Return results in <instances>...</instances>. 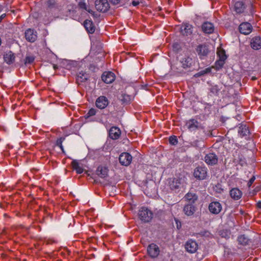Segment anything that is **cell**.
<instances>
[{"instance_id":"obj_1","label":"cell","mask_w":261,"mask_h":261,"mask_svg":"<svg viewBox=\"0 0 261 261\" xmlns=\"http://www.w3.org/2000/svg\"><path fill=\"white\" fill-rule=\"evenodd\" d=\"M138 216L140 219L144 222L150 221L153 218L152 212L146 208H142L139 212Z\"/></svg>"},{"instance_id":"obj_2","label":"cell","mask_w":261,"mask_h":261,"mask_svg":"<svg viewBox=\"0 0 261 261\" xmlns=\"http://www.w3.org/2000/svg\"><path fill=\"white\" fill-rule=\"evenodd\" d=\"M96 9L101 12H106L108 11L110 5L108 2L106 0H98L95 2Z\"/></svg>"},{"instance_id":"obj_3","label":"cell","mask_w":261,"mask_h":261,"mask_svg":"<svg viewBox=\"0 0 261 261\" xmlns=\"http://www.w3.org/2000/svg\"><path fill=\"white\" fill-rule=\"evenodd\" d=\"M170 184H169V187L173 191L177 192L178 190H181L182 186V179L179 178H173L169 180Z\"/></svg>"},{"instance_id":"obj_4","label":"cell","mask_w":261,"mask_h":261,"mask_svg":"<svg viewBox=\"0 0 261 261\" xmlns=\"http://www.w3.org/2000/svg\"><path fill=\"white\" fill-rule=\"evenodd\" d=\"M239 30L241 34L248 35L252 32V25L248 22H243L239 26Z\"/></svg>"},{"instance_id":"obj_5","label":"cell","mask_w":261,"mask_h":261,"mask_svg":"<svg viewBox=\"0 0 261 261\" xmlns=\"http://www.w3.org/2000/svg\"><path fill=\"white\" fill-rule=\"evenodd\" d=\"M102 79L105 83L111 84L115 80V75L111 72H106L102 75Z\"/></svg>"},{"instance_id":"obj_6","label":"cell","mask_w":261,"mask_h":261,"mask_svg":"<svg viewBox=\"0 0 261 261\" xmlns=\"http://www.w3.org/2000/svg\"><path fill=\"white\" fill-rule=\"evenodd\" d=\"M194 175L197 179L199 180H202L206 178L207 175V173L204 168L199 167L195 169Z\"/></svg>"},{"instance_id":"obj_7","label":"cell","mask_w":261,"mask_h":261,"mask_svg":"<svg viewBox=\"0 0 261 261\" xmlns=\"http://www.w3.org/2000/svg\"><path fill=\"white\" fill-rule=\"evenodd\" d=\"M26 39L30 42H34L37 38V32L35 30L29 29L25 32Z\"/></svg>"},{"instance_id":"obj_8","label":"cell","mask_w":261,"mask_h":261,"mask_svg":"<svg viewBox=\"0 0 261 261\" xmlns=\"http://www.w3.org/2000/svg\"><path fill=\"white\" fill-rule=\"evenodd\" d=\"M185 248L187 252L189 253H194L198 249V245L195 241L190 240L186 242Z\"/></svg>"},{"instance_id":"obj_9","label":"cell","mask_w":261,"mask_h":261,"mask_svg":"<svg viewBox=\"0 0 261 261\" xmlns=\"http://www.w3.org/2000/svg\"><path fill=\"white\" fill-rule=\"evenodd\" d=\"M119 160L121 165L124 166L129 165L132 161V157L128 153H123L120 154Z\"/></svg>"},{"instance_id":"obj_10","label":"cell","mask_w":261,"mask_h":261,"mask_svg":"<svg viewBox=\"0 0 261 261\" xmlns=\"http://www.w3.org/2000/svg\"><path fill=\"white\" fill-rule=\"evenodd\" d=\"M148 254L151 257H156L158 256L159 253V249L156 245L154 244L149 245L147 248Z\"/></svg>"},{"instance_id":"obj_11","label":"cell","mask_w":261,"mask_h":261,"mask_svg":"<svg viewBox=\"0 0 261 261\" xmlns=\"http://www.w3.org/2000/svg\"><path fill=\"white\" fill-rule=\"evenodd\" d=\"M108 104V101L107 98L105 96H101L96 101V106L99 109H103L107 107Z\"/></svg>"},{"instance_id":"obj_12","label":"cell","mask_w":261,"mask_h":261,"mask_svg":"<svg viewBox=\"0 0 261 261\" xmlns=\"http://www.w3.org/2000/svg\"><path fill=\"white\" fill-rule=\"evenodd\" d=\"M209 210L212 213L217 214L221 210V206L218 202H212L209 206Z\"/></svg>"},{"instance_id":"obj_13","label":"cell","mask_w":261,"mask_h":261,"mask_svg":"<svg viewBox=\"0 0 261 261\" xmlns=\"http://www.w3.org/2000/svg\"><path fill=\"white\" fill-rule=\"evenodd\" d=\"M217 157L214 154H209L205 157V161L207 163L210 165H214L217 162Z\"/></svg>"},{"instance_id":"obj_14","label":"cell","mask_w":261,"mask_h":261,"mask_svg":"<svg viewBox=\"0 0 261 261\" xmlns=\"http://www.w3.org/2000/svg\"><path fill=\"white\" fill-rule=\"evenodd\" d=\"M251 46L254 50H260L261 49V38L260 37H254L251 41Z\"/></svg>"},{"instance_id":"obj_15","label":"cell","mask_w":261,"mask_h":261,"mask_svg":"<svg viewBox=\"0 0 261 261\" xmlns=\"http://www.w3.org/2000/svg\"><path fill=\"white\" fill-rule=\"evenodd\" d=\"M120 130L117 127H113L110 130L109 135L112 139H117L120 136Z\"/></svg>"},{"instance_id":"obj_16","label":"cell","mask_w":261,"mask_h":261,"mask_svg":"<svg viewBox=\"0 0 261 261\" xmlns=\"http://www.w3.org/2000/svg\"><path fill=\"white\" fill-rule=\"evenodd\" d=\"M181 30L183 35L188 36L192 33L193 31V28L191 25L189 24H185L182 26Z\"/></svg>"},{"instance_id":"obj_17","label":"cell","mask_w":261,"mask_h":261,"mask_svg":"<svg viewBox=\"0 0 261 261\" xmlns=\"http://www.w3.org/2000/svg\"><path fill=\"white\" fill-rule=\"evenodd\" d=\"M4 61L8 65H11L14 62L15 56L13 53L8 51L6 52L4 55Z\"/></svg>"},{"instance_id":"obj_18","label":"cell","mask_w":261,"mask_h":261,"mask_svg":"<svg viewBox=\"0 0 261 261\" xmlns=\"http://www.w3.org/2000/svg\"><path fill=\"white\" fill-rule=\"evenodd\" d=\"M213 25L209 22H204L202 25V30L204 33L207 34H211L214 31Z\"/></svg>"},{"instance_id":"obj_19","label":"cell","mask_w":261,"mask_h":261,"mask_svg":"<svg viewBox=\"0 0 261 261\" xmlns=\"http://www.w3.org/2000/svg\"><path fill=\"white\" fill-rule=\"evenodd\" d=\"M230 195L233 200H238L242 197V192L237 188H233L230 192Z\"/></svg>"},{"instance_id":"obj_20","label":"cell","mask_w":261,"mask_h":261,"mask_svg":"<svg viewBox=\"0 0 261 261\" xmlns=\"http://www.w3.org/2000/svg\"><path fill=\"white\" fill-rule=\"evenodd\" d=\"M245 4L241 1L237 2L234 6V9L236 12L238 13H242L245 9Z\"/></svg>"},{"instance_id":"obj_21","label":"cell","mask_w":261,"mask_h":261,"mask_svg":"<svg viewBox=\"0 0 261 261\" xmlns=\"http://www.w3.org/2000/svg\"><path fill=\"white\" fill-rule=\"evenodd\" d=\"M84 26L87 31L91 34H93L95 32V28L90 20H85L84 22Z\"/></svg>"},{"instance_id":"obj_22","label":"cell","mask_w":261,"mask_h":261,"mask_svg":"<svg viewBox=\"0 0 261 261\" xmlns=\"http://www.w3.org/2000/svg\"><path fill=\"white\" fill-rule=\"evenodd\" d=\"M195 207L192 204H188L184 208V212L186 215L190 216L194 214L195 212Z\"/></svg>"},{"instance_id":"obj_23","label":"cell","mask_w":261,"mask_h":261,"mask_svg":"<svg viewBox=\"0 0 261 261\" xmlns=\"http://www.w3.org/2000/svg\"><path fill=\"white\" fill-rule=\"evenodd\" d=\"M197 51L199 55L206 56L208 53V49L206 46L201 45L197 48Z\"/></svg>"},{"instance_id":"obj_24","label":"cell","mask_w":261,"mask_h":261,"mask_svg":"<svg viewBox=\"0 0 261 261\" xmlns=\"http://www.w3.org/2000/svg\"><path fill=\"white\" fill-rule=\"evenodd\" d=\"M96 172L100 177H104L106 176L108 173V170L106 168L104 167H99L98 168Z\"/></svg>"},{"instance_id":"obj_25","label":"cell","mask_w":261,"mask_h":261,"mask_svg":"<svg viewBox=\"0 0 261 261\" xmlns=\"http://www.w3.org/2000/svg\"><path fill=\"white\" fill-rule=\"evenodd\" d=\"M186 199L187 201L191 203L195 202L197 199L196 195L193 193H189L186 195Z\"/></svg>"},{"instance_id":"obj_26","label":"cell","mask_w":261,"mask_h":261,"mask_svg":"<svg viewBox=\"0 0 261 261\" xmlns=\"http://www.w3.org/2000/svg\"><path fill=\"white\" fill-rule=\"evenodd\" d=\"M169 142L172 145H176L178 144V139L175 136H171L169 138Z\"/></svg>"},{"instance_id":"obj_27","label":"cell","mask_w":261,"mask_h":261,"mask_svg":"<svg viewBox=\"0 0 261 261\" xmlns=\"http://www.w3.org/2000/svg\"><path fill=\"white\" fill-rule=\"evenodd\" d=\"M120 2V1H110L111 3L114 5L117 4Z\"/></svg>"}]
</instances>
